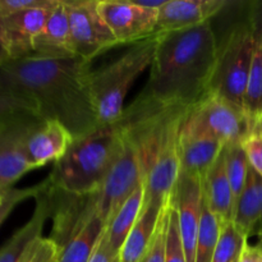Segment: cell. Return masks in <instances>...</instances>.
<instances>
[{
    "label": "cell",
    "mask_w": 262,
    "mask_h": 262,
    "mask_svg": "<svg viewBox=\"0 0 262 262\" xmlns=\"http://www.w3.org/2000/svg\"><path fill=\"white\" fill-rule=\"evenodd\" d=\"M91 63L31 55L0 66V92L28 102L41 120H55L74 140L99 128L90 87Z\"/></svg>",
    "instance_id": "1"
},
{
    "label": "cell",
    "mask_w": 262,
    "mask_h": 262,
    "mask_svg": "<svg viewBox=\"0 0 262 262\" xmlns=\"http://www.w3.org/2000/svg\"><path fill=\"white\" fill-rule=\"evenodd\" d=\"M217 56L211 22L163 33L143 95L168 105L192 107L209 94Z\"/></svg>",
    "instance_id": "2"
},
{
    "label": "cell",
    "mask_w": 262,
    "mask_h": 262,
    "mask_svg": "<svg viewBox=\"0 0 262 262\" xmlns=\"http://www.w3.org/2000/svg\"><path fill=\"white\" fill-rule=\"evenodd\" d=\"M188 110L141 92L114 123L120 137L135 150L143 179L160 156L178 147L179 130Z\"/></svg>",
    "instance_id": "3"
},
{
    "label": "cell",
    "mask_w": 262,
    "mask_h": 262,
    "mask_svg": "<svg viewBox=\"0 0 262 262\" xmlns=\"http://www.w3.org/2000/svg\"><path fill=\"white\" fill-rule=\"evenodd\" d=\"M122 147V137L115 125H100L73 141L63 158L54 164L46 182L50 188L77 196L97 193Z\"/></svg>",
    "instance_id": "4"
},
{
    "label": "cell",
    "mask_w": 262,
    "mask_h": 262,
    "mask_svg": "<svg viewBox=\"0 0 262 262\" xmlns=\"http://www.w3.org/2000/svg\"><path fill=\"white\" fill-rule=\"evenodd\" d=\"M159 37L160 35H155L135 43L114 61L91 71L90 87L101 125L114 124L120 118L129 89L136 79L152 66Z\"/></svg>",
    "instance_id": "5"
},
{
    "label": "cell",
    "mask_w": 262,
    "mask_h": 262,
    "mask_svg": "<svg viewBox=\"0 0 262 262\" xmlns=\"http://www.w3.org/2000/svg\"><path fill=\"white\" fill-rule=\"evenodd\" d=\"M257 31V20L251 13L230 27L222 42H217L216 63L209 87V92L224 97L242 110Z\"/></svg>",
    "instance_id": "6"
},
{
    "label": "cell",
    "mask_w": 262,
    "mask_h": 262,
    "mask_svg": "<svg viewBox=\"0 0 262 262\" xmlns=\"http://www.w3.org/2000/svg\"><path fill=\"white\" fill-rule=\"evenodd\" d=\"M68 14L74 54L91 63L118 46L114 35L97 10V0H63Z\"/></svg>",
    "instance_id": "7"
},
{
    "label": "cell",
    "mask_w": 262,
    "mask_h": 262,
    "mask_svg": "<svg viewBox=\"0 0 262 262\" xmlns=\"http://www.w3.org/2000/svg\"><path fill=\"white\" fill-rule=\"evenodd\" d=\"M184 122L209 133L225 146L241 142L250 127V122L241 107L212 92L189 107Z\"/></svg>",
    "instance_id": "8"
},
{
    "label": "cell",
    "mask_w": 262,
    "mask_h": 262,
    "mask_svg": "<svg viewBox=\"0 0 262 262\" xmlns=\"http://www.w3.org/2000/svg\"><path fill=\"white\" fill-rule=\"evenodd\" d=\"M46 194L50 202L54 224L50 238L61 251L95 217L99 216V192L77 196L50 188L46 182Z\"/></svg>",
    "instance_id": "9"
},
{
    "label": "cell",
    "mask_w": 262,
    "mask_h": 262,
    "mask_svg": "<svg viewBox=\"0 0 262 262\" xmlns=\"http://www.w3.org/2000/svg\"><path fill=\"white\" fill-rule=\"evenodd\" d=\"M42 120L22 114L7 120L0 128V188H12L26 173L33 170L27 156V140Z\"/></svg>",
    "instance_id": "10"
},
{
    "label": "cell",
    "mask_w": 262,
    "mask_h": 262,
    "mask_svg": "<svg viewBox=\"0 0 262 262\" xmlns=\"http://www.w3.org/2000/svg\"><path fill=\"white\" fill-rule=\"evenodd\" d=\"M122 142V151L99 191V217L105 223V227L143 182L142 170L135 150L123 138Z\"/></svg>",
    "instance_id": "11"
},
{
    "label": "cell",
    "mask_w": 262,
    "mask_h": 262,
    "mask_svg": "<svg viewBox=\"0 0 262 262\" xmlns=\"http://www.w3.org/2000/svg\"><path fill=\"white\" fill-rule=\"evenodd\" d=\"M97 10L118 45H135L156 35L159 10L118 0H97Z\"/></svg>",
    "instance_id": "12"
},
{
    "label": "cell",
    "mask_w": 262,
    "mask_h": 262,
    "mask_svg": "<svg viewBox=\"0 0 262 262\" xmlns=\"http://www.w3.org/2000/svg\"><path fill=\"white\" fill-rule=\"evenodd\" d=\"M59 2L60 0H53L46 7L0 17V49L9 60L32 55L35 38Z\"/></svg>",
    "instance_id": "13"
},
{
    "label": "cell",
    "mask_w": 262,
    "mask_h": 262,
    "mask_svg": "<svg viewBox=\"0 0 262 262\" xmlns=\"http://www.w3.org/2000/svg\"><path fill=\"white\" fill-rule=\"evenodd\" d=\"M202 201V177L181 171V177L171 196V204L178 215L179 234L188 262H194L196 258V242L201 220Z\"/></svg>",
    "instance_id": "14"
},
{
    "label": "cell",
    "mask_w": 262,
    "mask_h": 262,
    "mask_svg": "<svg viewBox=\"0 0 262 262\" xmlns=\"http://www.w3.org/2000/svg\"><path fill=\"white\" fill-rule=\"evenodd\" d=\"M232 3L228 0H166L159 10L156 35L197 27L219 14Z\"/></svg>",
    "instance_id": "15"
},
{
    "label": "cell",
    "mask_w": 262,
    "mask_h": 262,
    "mask_svg": "<svg viewBox=\"0 0 262 262\" xmlns=\"http://www.w3.org/2000/svg\"><path fill=\"white\" fill-rule=\"evenodd\" d=\"M224 147L219 140L183 120L178 141L182 171L202 177L222 155Z\"/></svg>",
    "instance_id": "16"
},
{
    "label": "cell",
    "mask_w": 262,
    "mask_h": 262,
    "mask_svg": "<svg viewBox=\"0 0 262 262\" xmlns=\"http://www.w3.org/2000/svg\"><path fill=\"white\" fill-rule=\"evenodd\" d=\"M74 138L68 129L55 120H42L27 140V156L33 169L55 164L68 151Z\"/></svg>",
    "instance_id": "17"
},
{
    "label": "cell",
    "mask_w": 262,
    "mask_h": 262,
    "mask_svg": "<svg viewBox=\"0 0 262 262\" xmlns=\"http://www.w3.org/2000/svg\"><path fill=\"white\" fill-rule=\"evenodd\" d=\"M32 55L45 58H71L76 56L72 42L68 14L63 0L51 12L45 26L33 42Z\"/></svg>",
    "instance_id": "18"
},
{
    "label": "cell",
    "mask_w": 262,
    "mask_h": 262,
    "mask_svg": "<svg viewBox=\"0 0 262 262\" xmlns=\"http://www.w3.org/2000/svg\"><path fill=\"white\" fill-rule=\"evenodd\" d=\"M225 148V147H224ZM204 199L222 224L234 219V194L225 169V154L222 155L202 176Z\"/></svg>",
    "instance_id": "19"
},
{
    "label": "cell",
    "mask_w": 262,
    "mask_h": 262,
    "mask_svg": "<svg viewBox=\"0 0 262 262\" xmlns=\"http://www.w3.org/2000/svg\"><path fill=\"white\" fill-rule=\"evenodd\" d=\"M35 211L31 219L0 248V262H22L23 256L31 243L41 237L46 220L51 217L50 202L46 194V182L45 188L35 197Z\"/></svg>",
    "instance_id": "20"
},
{
    "label": "cell",
    "mask_w": 262,
    "mask_h": 262,
    "mask_svg": "<svg viewBox=\"0 0 262 262\" xmlns=\"http://www.w3.org/2000/svg\"><path fill=\"white\" fill-rule=\"evenodd\" d=\"M233 223L245 237L262 235V177L250 166L247 182L235 202Z\"/></svg>",
    "instance_id": "21"
},
{
    "label": "cell",
    "mask_w": 262,
    "mask_h": 262,
    "mask_svg": "<svg viewBox=\"0 0 262 262\" xmlns=\"http://www.w3.org/2000/svg\"><path fill=\"white\" fill-rule=\"evenodd\" d=\"M165 209L166 207H160L154 204H143L137 222L120 248L119 262L140 261L152 241L159 220Z\"/></svg>",
    "instance_id": "22"
},
{
    "label": "cell",
    "mask_w": 262,
    "mask_h": 262,
    "mask_svg": "<svg viewBox=\"0 0 262 262\" xmlns=\"http://www.w3.org/2000/svg\"><path fill=\"white\" fill-rule=\"evenodd\" d=\"M143 199H145V187H143L142 182L133 191V193L128 197L123 206L118 210L112 222L105 227V232L109 238L110 246L118 253L120 252V248H122L125 238L128 237L130 229L140 216L143 206Z\"/></svg>",
    "instance_id": "23"
},
{
    "label": "cell",
    "mask_w": 262,
    "mask_h": 262,
    "mask_svg": "<svg viewBox=\"0 0 262 262\" xmlns=\"http://www.w3.org/2000/svg\"><path fill=\"white\" fill-rule=\"evenodd\" d=\"M243 112L250 123L262 118V43L258 31L252 66L243 97Z\"/></svg>",
    "instance_id": "24"
},
{
    "label": "cell",
    "mask_w": 262,
    "mask_h": 262,
    "mask_svg": "<svg viewBox=\"0 0 262 262\" xmlns=\"http://www.w3.org/2000/svg\"><path fill=\"white\" fill-rule=\"evenodd\" d=\"M105 229V223L99 216L95 217L82 229L63 250L58 262H89L90 256Z\"/></svg>",
    "instance_id": "25"
},
{
    "label": "cell",
    "mask_w": 262,
    "mask_h": 262,
    "mask_svg": "<svg viewBox=\"0 0 262 262\" xmlns=\"http://www.w3.org/2000/svg\"><path fill=\"white\" fill-rule=\"evenodd\" d=\"M222 223L217 220L214 212L207 206L206 201H202L201 220H200L199 234L196 242V258L194 262H211L220 237Z\"/></svg>",
    "instance_id": "26"
},
{
    "label": "cell",
    "mask_w": 262,
    "mask_h": 262,
    "mask_svg": "<svg viewBox=\"0 0 262 262\" xmlns=\"http://www.w3.org/2000/svg\"><path fill=\"white\" fill-rule=\"evenodd\" d=\"M224 154L227 176L229 179L230 187H232L233 194H234V201L237 202L245 188L246 182H247L250 163H248L247 156L241 146V142H234L225 146Z\"/></svg>",
    "instance_id": "27"
},
{
    "label": "cell",
    "mask_w": 262,
    "mask_h": 262,
    "mask_svg": "<svg viewBox=\"0 0 262 262\" xmlns=\"http://www.w3.org/2000/svg\"><path fill=\"white\" fill-rule=\"evenodd\" d=\"M246 245L247 237L237 229L234 223H224L222 224L220 237L211 262H238Z\"/></svg>",
    "instance_id": "28"
},
{
    "label": "cell",
    "mask_w": 262,
    "mask_h": 262,
    "mask_svg": "<svg viewBox=\"0 0 262 262\" xmlns=\"http://www.w3.org/2000/svg\"><path fill=\"white\" fill-rule=\"evenodd\" d=\"M250 166L262 177V118L250 123L247 132L241 140Z\"/></svg>",
    "instance_id": "29"
},
{
    "label": "cell",
    "mask_w": 262,
    "mask_h": 262,
    "mask_svg": "<svg viewBox=\"0 0 262 262\" xmlns=\"http://www.w3.org/2000/svg\"><path fill=\"white\" fill-rule=\"evenodd\" d=\"M165 262H188L178 228V215L176 207L170 201L168 211V227H166Z\"/></svg>",
    "instance_id": "30"
},
{
    "label": "cell",
    "mask_w": 262,
    "mask_h": 262,
    "mask_svg": "<svg viewBox=\"0 0 262 262\" xmlns=\"http://www.w3.org/2000/svg\"><path fill=\"white\" fill-rule=\"evenodd\" d=\"M168 211L166 207L161 214L158 228L154 234L150 246L143 253L138 262H165V245H166V227H168Z\"/></svg>",
    "instance_id": "31"
},
{
    "label": "cell",
    "mask_w": 262,
    "mask_h": 262,
    "mask_svg": "<svg viewBox=\"0 0 262 262\" xmlns=\"http://www.w3.org/2000/svg\"><path fill=\"white\" fill-rule=\"evenodd\" d=\"M43 188H45V182L37 184V186L28 187V188H14V187H12V188L8 189L3 196L2 201H0V225L4 223V220L9 216L10 212L14 210V207L18 204H20L25 200L31 199V197L35 199Z\"/></svg>",
    "instance_id": "32"
},
{
    "label": "cell",
    "mask_w": 262,
    "mask_h": 262,
    "mask_svg": "<svg viewBox=\"0 0 262 262\" xmlns=\"http://www.w3.org/2000/svg\"><path fill=\"white\" fill-rule=\"evenodd\" d=\"M60 250L51 238L38 237L26 251L22 262H58Z\"/></svg>",
    "instance_id": "33"
},
{
    "label": "cell",
    "mask_w": 262,
    "mask_h": 262,
    "mask_svg": "<svg viewBox=\"0 0 262 262\" xmlns=\"http://www.w3.org/2000/svg\"><path fill=\"white\" fill-rule=\"evenodd\" d=\"M22 114L37 115L36 110L28 102L0 92V122L12 119Z\"/></svg>",
    "instance_id": "34"
},
{
    "label": "cell",
    "mask_w": 262,
    "mask_h": 262,
    "mask_svg": "<svg viewBox=\"0 0 262 262\" xmlns=\"http://www.w3.org/2000/svg\"><path fill=\"white\" fill-rule=\"evenodd\" d=\"M53 0H0V17L49 5Z\"/></svg>",
    "instance_id": "35"
},
{
    "label": "cell",
    "mask_w": 262,
    "mask_h": 262,
    "mask_svg": "<svg viewBox=\"0 0 262 262\" xmlns=\"http://www.w3.org/2000/svg\"><path fill=\"white\" fill-rule=\"evenodd\" d=\"M89 262H119V253L110 246L105 229L100 239L97 241Z\"/></svg>",
    "instance_id": "36"
},
{
    "label": "cell",
    "mask_w": 262,
    "mask_h": 262,
    "mask_svg": "<svg viewBox=\"0 0 262 262\" xmlns=\"http://www.w3.org/2000/svg\"><path fill=\"white\" fill-rule=\"evenodd\" d=\"M238 262H262V248L247 245L243 248Z\"/></svg>",
    "instance_id": "37"
},
{
    "label": "cell",
    "mask_w": 262,
    "mask_h": 262,
    "mask_svg": "<svg viewBox=\"0 0 262 262\" xmlns=\"http://www.w3.org/2000/svg\"><path fill=\"white\" fill-rule=\"evenodd\" d=\"M8 60H9V58L7 56V54H5L4 51L0 49V66H2V64H4L5 61H8Z\"/></svg>",
    "instance_id": "38"
},
{
    "label": "cell",
    "mask_w": 262,
    "mask_h": 262,
    "mask_svg": "<svg viewBox=\"0 0 262 262\" xmlns=\"http://www.w3.org/2000/svg\"><path fill=\"white\" fill-rule=\"evenodd\" d=\"M8 189H9V188H8ZM8 189H5V188H0V201H2L3 196H4V193H5V192L8 191Z\"/></svg>",
    "instance_id": "39"
},
{
    "label": "cell",
    "mask_w": 262,
    "mask_h": 262,
    "mask_svg": "<svg viewBox=\"0 0 262 262\" xmlns=\"http://www.w3.org/2000/svg\"><path fill=\"white\" fill-rule=\"evenodd\" d=\"M258 36H260V40L262 43V22H261V26H258Z\"/></svg>",
    "instance_id": "40"
},
{
    "label": "cell",
    "mask_w": 262,
    "mask_h": 262,
    "mask_svg": "<svg viewBox=\"0 0 262 262\" xmlns=\"http://www.w3.org/2000/svg\"><path fill=\"white\" fill-rule=\"evenodd\" d=\"M8 120H9V119H8ZM5 122H7V120H4V122H0V128H2V125H3V124H4V123H5Z\"/></svg>",
    "instance_id": "41"
}]
</instances>
